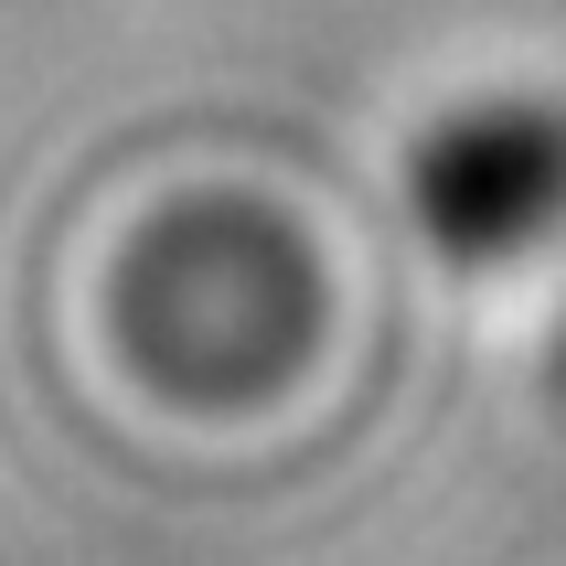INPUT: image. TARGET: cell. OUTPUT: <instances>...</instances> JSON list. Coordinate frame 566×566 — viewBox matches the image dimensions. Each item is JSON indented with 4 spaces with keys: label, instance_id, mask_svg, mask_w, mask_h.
I'll use <instances>...</instances> for the list:
<instances>
[{
    "label": "cell",
    "instance_id": "cell-1",
    "mask_svg": "<svg viewBox=\"0 0 566 566\" xmlns=\"http://www.w3.org/2000/svg\"><path fill=\"white\" fill-rule=\"evenodd\" d=\"M407 203L449 256H513L566 214V118L545 96H481L407 160Z\"/></svg>",
    "mask_w": 566,
    "mask_h": 566
}]
</instances>
